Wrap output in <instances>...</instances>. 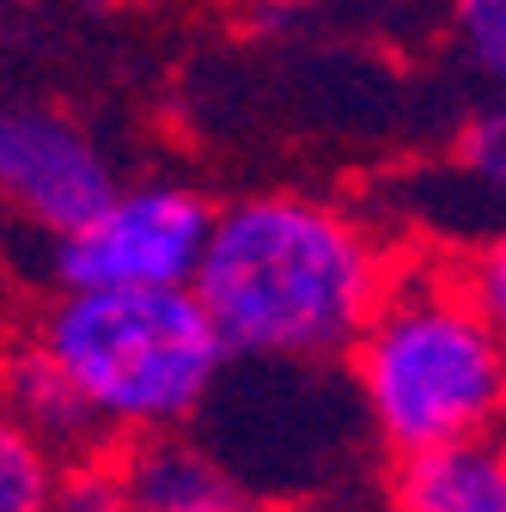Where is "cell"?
<instances>
[{"mask_svg":"<svg viewBox=\"0 0 506 512\" xmlns=\"http://www.w3.org/2000/svg\"><path fill=\"white\" fill-rule=\"evenodd\" d=\"M397 263L360 208L311 189H250L214 208L196 305L226 354L318 366L354 348Z\"/></svg>","mask_w":506,"mask_h":512,"instance_id":"cell-1","label":"cell"},{"mask_svg":"<svg viewBox=\"0 0 506 512\" xmlns=\"http://www.w3.org/2000/svg\"><path fill=\"white\" fill-rule=\"evenodd\" d=\"M354 403L391 458L488 439L506 421V348L470 305L458 269H397L348 348Z\"/></svg>","mask_w":506,"mask_h":512,"instance_id":"cell-2","label":"cell"},{"mask_svg":"<svg viewBox=\"0 0 506 512\" xmlns=\"http://www.w3.org/2000/svg\"><path fill=\"white\" fill-rule=\"evenodd\" d=\"M25 336L98 439L122 445L183 433L232 360L196 293H49Z\"/></svg>","mask_w":506,"mask_h":512,"instance_id":"cell-3","label":"cell"},{"mask_svg":"<svg viewBox=\"0 0 506 512\" xmlns=\"http://www.w3.org/2000/svg\"><path fill=\"white\" fill-rule=\"evenodd\" d=\"M214 232V202L183 177H135L74 226L49 238L55 293H189Z\"/></svg>","mask_w":506,"mask_h":512,"instance_id":"cell-4","label":"cell"},{"mask_svg":"<svg viewBox=\"0 0 506 512\" xmlns=\"http://www.w3.org/2000/svg\"><path fill=\"white\" fill-rule=\"evenodd\" d=\"M122 189L98 135L61 110H0V202L49 238L86 226Z\"/></svg>","mask_w":506,"mask_h":512,"instance_id":"cell-5","label":"cell"},{"mask_svg":"<svg viewBox=\"0 0 506 512\" xmlns=\"http://www.w3.org/2000/svg\"><path fill=\"white\" fill-rule=\"evenodd\" d=\"M122 482L129 512H250V494L232 464H220L202 439L189 433H153L129 439L110 464Z\"/></svg>","mask_w":506,"mask_h":512,"instance_id":"cell-6","label":"cell"},{"mask_svg":"<svg viewBox=\"0 0 506 512\" xmlns=\"http://www.w3.org/2000/svg\"><path fill=\"white\" fill-rule=\"evenodd\" d=\"M385 512H506V439H464L397 458L385 476Z\"/></svg>","mask_w":506,"mask_h":512,"instance_id":"cell-7","label":"cell"},{"mask_svg":"<svg viewBox=\"0 0 506 512\" xmlns=\"http://www.w3.org/2000/svg\"><path fill=\"white\" fill-rule=\"evenodd\" d=\"M0 403H7V409L49 445L61 470L98 458V445H104L98 427L86 421V409L74 403L68 384H61V372L37 354L31 336H19V342L0 348Z\"/></svg>","mask_w":506,"mask_h":512,"instance_id":"cell-8","label":"cell"},{"mask_svg":"<svg viewBox=\"0 0 506 512\" xmlns=\"http://www.w3.org/2000/svg\"><path fill=\"white\" fill-rule=\"evenodd\" d=\"M55 452L0 403V512H49L55 494Z\"/></svg>","mask_w":506,"mask_h":512,"instance_id":"cell-9","label":"cell"},{"mask_svg":"<svg viewBox=\"0 0 506 512\" xmlns=\"http://www.w3.org/2000/svg\"><path fill=\"white\" fill-rule=\"evenodd\" d=\"M452 43L464 68L494 86V104H506V0H464L452 19Z\"/></svg>","mask_w":506,"mask_h":512,"instance_id":"cell-10","label":"cell"},{"mask_svg":"<svg viewBox=\"0 0 506 512\" xmlns=\"http://www.w3.org/2000/svg\"><path fill=\"white\" fill-rule=\"evenodd\" d=\"M458 165H464V177L482 189V196H494L506 208V104H488V110H476L464 122Z\"/></svg>","mask_w":506,"mask_h":512,"instance_id":"cell-11","label":"cell"},{"mask_svg":"<svg viewBox=\"0 0 506 512\" xmlns=\"http://www.w3.org/2000/svg\"><path fill=\"white\" fill-rule=\"evenodd\" d=\"M458 281H464L470 305L482 311V324L494 330V342L506 348V226L470 244V256L458 263Z\"/></svg>","mask_w":506,"mask_h":512,"instance_id":"cell-12","label":"cell"},{"mask_svg":"<svg viewBox=\"0 0 506 512\" xmlns=\"http://www.w3.org/2000/svg\"><path fill=\"white\" fill-rule=\"evenodd\" d=\"M49 512H129V500H122V482L104 458H86V464H68L55 476Z\"/></svg>","mask_w":506,"mask_h":512,"instance_id":"cell-13","label":"cell"},{"mask_svg":"<svg viewBox=\"0 0 506 512\" xmlns=\"http://www.w3.org/2000/svg\"><path fill=\"white\" fill-rule=\"evenodd\" d=\"M0 110H7V104H0Z\"/></svg>","mask_w":506,"mask_h":512,"instance_id":"cell-14","label":"cell"}]
</instances>
